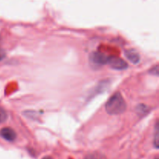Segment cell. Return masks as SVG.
Listing matches in <instances>:
<instances>
[{
    "label": "cell",
    "mask_w": 159,
    "mask_h": 159,
    "mask_svg": "<svg viewBox=\"0 0 159 159\" xmlns=\"http://www.w3.org/2000/svg\"><path fill=\"white\" fill-rule=\"evenodd\" d=\"M42 159H53V158H51V157H49V156H46V157H44V158H43Z\"/></svg>",
    "instance_id": "obj_12"
},
{
    "label": "cell",
    "mask_w": 159,
    "mask_h": 159,
    "mask_svg": "<svg viewBox=\"0 0 159 159\" xmlns=\"http://www.w3.org/2000/svg\"><path fill=\"white\" fill-rule=\"evenodd\" d=\"M106 111L110 115H119L127 110V103L120 93H116L106 103Z\"/></svg>",
    "instance_id": "obj_1"
},
{
    "label": "cell",
    "mask_w": 159,
    "mask_h": 159,
    "mask_svg": "<svg viewBox=\"0 0 159 159\" xmlns=\"http://www.w3.org/2000/svg\"><path fill=\"white\" fill-rule=\"evenodd\" d=\"M84 159H106L104 155H102V154L99 153H92L88 155L87 156L85 157Z\"/></svg>",
    "instance_id": "obj_9"
},
{
    "label": "cell",
    "mask_w": 159,
    "mask_h": 159,
    "mask_svg": "<svg viewBox=\"0 0 159 159\" xmlns=\"http://www.w3.org/2000/svg\"><path fill=\"white\" fill-rule=\"evenodd\" d=\"M107 65H110L111 67V68L117 70V71L125 70L128 67V65H127V63L125 61H124L123 59L120 58L118 57H115V56H110V57H109Z\"/></svg>",
    "instance_id": "obj_3"
},
{
    "label": "cell",
    "mask_w": 159,
    "mask_h": 159,
    "mask_svg": "<svg viewBox=\"0 0 159 159\" xmlns=\"http://www.w3.org/2000/svg\"><path fill=\"white\" fill-rule=\"evenodd\" d=\"M7 119H8L7 113H6V111L2 108V107H0V124L6 122Z\"/></svg>",
    "instance_id": "obj_8"
},
{
    "label": "cell",
    "mask_w": 159,
    "mask_h": 159,
    "mask_svg": "<svg viewBox=\"0 0 159 159\" xmlns=\"http://www.w3.org/2000/svg\"><path fill=\"white\" fill-rule=\"evenodd\" d=\"M6 51L2 49H0V61L6 57Z\"/></svg>",
    "instance_id": "obj_11"
},
{
    "label": "cell",
    "mask_w": 159,
    "mask_h": 159,
    "mask_svg": "<svg viewBox=\"0 0 159 159\" xmlns=\"http://www.w3.org/2000/svg\"><path fill=\"white\" fill-rule=\"evenodd\" d=\"M150 111V109L148 108V107L144 104H139V105L136 108V112L140 116H143L147 115L148 113Z\"/></svg>",
    "instance_id": "obj_6"
},
{
    "label": "cell",
    "mask_w": 159,
    "mask_h": 159,
    "mask_svg": "<svg viewBox=\"0 0 159 159\" xmlns=\"http://www.w3.org/2000/svg\"><path fill=\"white\" fill-rule=\"evenodd\" d=\"M155 139H154V145L155 148H158L159 145V128H158V123H156L155 129Z\"/></svg>",
    "instance_id": "obj_7"
},
{
    "label": "cell",
    "mask_w": 159,
    "mask_h": 159,
    "mask_svg": "<svg viewBox=\"0 0 159 159\" xmlns=\"http://www.w3.org/2000/svg\"><path fill=\"white\" fill-rule=\"evenodd\" d=\"M155 159H158V158H155Z\"/></svg>",
    "instance_id": "obj_13"
},
{
    "label": "cell",
    "mask_w": 159,
    "mask_h": 159,
    "mask_svg": "<svg viewBox=\"0 0 159 159\" xmlns=\"http://www.w3.org/2000/svg\"><path fill=\"white\" fill-rule=\"evenodd\" d=\"M125 57H127V60L130 62H131L134 65H137L141 61V57L138 51L135 49H128L125 51Z\"/></svg>",
    "instance_id": "obj_5"
},
{
    "label": "cell",
    "mask_w": 159,
    "mask_h": 159,
    "mask_svg": "<svg viewBox=\"0 0 159 159\" xmlns=\"http://www.w3.org/2000/svg\"><path fill=\"white\" fill-rule=\"evenodd\" d=\"M109 57L105 54L99 51L93 52L89 55V63L93 68H100L103 65H107Z\"/></svg>",
    "instance_id": "obj_2"
},
{
    "label": "cell",
    "mask_w": 159,
    "mask_h": 159,
    "mask_svg": "<svg viewBox=\"0 0 159 159\" xmlns=\"http://www.w3.org/2000/svg\"><path fill=\"white\" fill-rule=\"evenodd\" d=\"M0 136L9 142H13L16 138V134L10 127H3L0 130Z\"/></svg>",
    "instance_id": "obj_4"
},
{
    "label": "cell",
    "mask_w": 159,
    "mask_h": 159,
    "mask_svg": "<svg viewBox=\"0 0 159 159\" xmlns=\"http://www.w3.org/2000/svg\"><path fill=\"white\" fill-rule=\"evenodd\" d=\"M150 74L151 75H155V76H158L159 75V71H158V65H155L154 68H152V69L150 70Z\"/></svg>",
    "instance_id": "obj_10"
}]
</instances>
